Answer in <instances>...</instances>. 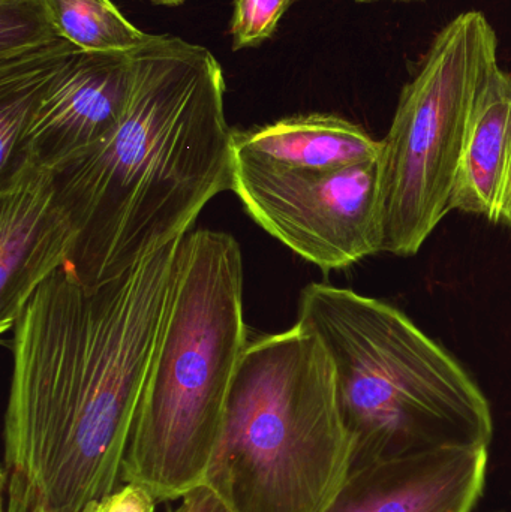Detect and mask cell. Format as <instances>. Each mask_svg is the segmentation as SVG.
<instances>
[{"mask_svg": "<svg viewBox=\"0 0 511 512\" xmlns=\"http://www.w3.org/2000/svg\"><path fill=\"white\" fill-rule=\"evenodd\" d=\"M59 38L45 0H0V62Z\"/></svg>", "mask_w": 511, "mask_h": 512, "instance_id": "obj_15", "label": "cell"}, {"mask_svg": "<svg viewBox=\"0 0 511 512\" xmlns=\"http://www.w3.org/2000/svg\"><path fill=\"white\" fill-rule=\"evenodd\" d=\"M153 5H162V6H179L183 5V3L188 2V0H149Z\"/></svg>", "mask_w": 511, "mask_h": 512, "instance_id": "obj_21", "label": "cell"}, {"mask_svg": "<svg viewBox=\"0 0 511 512\" xmlns=\"http://www.w3.org/2000/svg\"><path fill=\"white\" fill-rule=\"evenodd\" d=\"M511 144V74L498 66L483 89L465 141L452 210L497 221Z\"/></svg>", "mask_w": 511, "mask_h": 512, "instance_id": "obj_12", "label": "cell"}, {"mask_svg": "<svg viewBox=\"0 0 511 512\" xmlns=\"http://www.w3.org/2000/svg\"><path fill=\"white\" fill-rule=\"evenodd\" d=\"M158 502L146 487L135 483H123L84 512H155Z\"/></svg>", "mask_w": 511, "mask_h": 512, "instance_id": "obj_17", "label": "cell"}, {"mask_svg": "<svg viewBox=\"0 0 511 512\" xmlns=\"http://www.w3.org/2000/svg\"><path fill=\"white\" fill-rule=\"evenodd\" d=\"M131 54V95L113 134L51 170L78 233L65 267L90 288L185 236L233 183L234 131L218 59L165 35Z\"/></svg>", "mask_w": 511, "mask_h": 512, "instance_id": "obj_2", "label": "cell"}, {"mask_svg": "<svg viewBox=\"0 0 511 512\" xmlns=\"http://www.w3.org/2000/svg\"><path fill=\"white\" fill-rule=\"evenodd\" d=\"M498 66L497 33L482 12L459 14L435 36L381 140L383 252L416 255L452 212L471 119Z\"/></svg>", "mask_w": 511, "mask_h": 512, "instance_id": "obj_6", "label": "cell"}, {"mask_svg": "<svg viewBox=\"0 0 511 512\" xmlns=\"http://www.w3.org/2000/svg\"><path fill=\"white\" fill-rule=\"evenodd\" d=\"M180 240L93 288L62 267L27 301L12 328L5 502L84 512L117 489Z\"/></svg>", "mask_w": 511, "mask_h": 512, "instance_id": "obj_1", "label": "cell"}, {"mask_svg": "<svg viewBox=\"0 0 511 512\" xmlns=\"http://www.w3.org/2000/svg\"><path fill=\"white\" fill-rule=\"evenodd\" d=\"M231 191L273 239L326 273L383 252L380 159L326 171L234 161Z\"/></svg>", "mask_w": 511, "mask_h": 512, "instance_id": "obj_7", "label": "cell"}, {"mask_svg": "<svg viewBox=\"0 0 511 512\" xmlns=\"http://www.w3.org/2000/svg\"><path fill=\"white\" fill-rule=\"evenodd\" d=\"M132 75L131 53L78 51L33 111L18 167L54 170L107 140L128 107Z\"/></svg>", "mask_w": 511, "mask_h": 512, "instance_id": "obj_8", "label": "cell"}, {"mask_svg": "<svg viewBox=\"0 0 511 512\" xmlns=\"http://www.w3.org/2000/svg\"><path fill=\"white\" fill-rule=\"evenodd\" d=\"M182 504L168 512H234L207 483L192 487L182 496Z\"/></svg>", "mask_w": 511, "mask_h": 512, "instance_id": "obj_18", "label": "cell"}, {"mask_svg": "<svg viewBox=\"0 0 511 512\" xmlns=\"http://www.w3.org/2000/svg\"><path fill=\"white\" fill-rule=\"evenodd\" d=\"M62 38L84 51L132 53L153 38L141 32L111 0H45Z\"/></svg>", "mask_w": 511, "mask_h": 512, "instance_id": "obj_14", "label": "cell"}, {"mask_svg": "<svg viewBox=\"0 0 511 512\" xmlns=\"http://www.w3.org/2000/svg\"><path fill=\"white\" fill-rule=\"evenodd\" d=\"M495 224L506 225L511 230V144L506 167H504L503 185H501L500 204H498Z\"/></svg>", "mask_w": 511, "mask_h": 512, "instance_id": "obj_19", "label": "cell"}, {"mask_svg": "<svg viewBox=\"0 0 511 512\" xmlns=\"http://www.w3.org/2000/svg\"><path fill=\"white\" fill-rule=\"evenodd\" d=\"M3 512H42V511L36 510V508H27V507H23V505L8 504V502H5V504H3Z\"/></svg>", "mask_w": 511, "mask_h": 512, "instance_id": "obj_20", "label": "cell"}, {"mask_svg": "<svg viewBox=\"0 0 511 512\" xmlns=\"http://www.w3.org/2000/svg\"><path fill=\"white\" fill-rule=\"evenodd\" d=\"M248 340L239 242L209 228L189 231L180 240L122 483L146 487L158 504L203 483Z\"/></svg>", "mask_w": 511, "mask_h": 512, "instance_id": "obj_4", "label": "cell"}, {"mask_svg": "<svg viewBox=\"0 0 511 512\" xmlns=\"http://www.w3.org/2000/svg\"><path fill=\"white\" fill-rule=\"evenodd\" d=\"M294 0H234L231 36L234 50L269 39Z\"/></svg>", "mask_w": 511, "mask_h": 512, "instance_id": "obj_16", "label": "cell"}, {"mask_svg": "<svg viewBox=\"0 0 511 512\" xmlns=\"http://www.w3.org/2000/svg\"><path fill=\"white\" fill-rule=\"evenodd\" d=\"M489 448H444L353 466L321 512H473Z\"/></svg>", "mask_w": 511, "mask_h": 512, "instance_id": "obj_10", "label": "cell"}, {"mask_svg": "<svg viewBox=\"0 0 511 512\" xmlns=\"http://www.w3.org/2000/svg\"><path fill=\"white\" fill-rule=\"evenodd\" d=\"M357 2H371V0H357Z\"/></svg>", "mask_w": 511, "mask_h": 512, "instance_id": "obj_22", "label": "cell"}, {"mask_svg": "<svg viewBox=\"0 0 511 512\" xmlns=\"http://www.w3.org/2000/svg\"><path fill=\"white\" fill-rule=\"evenodd\" d=\"M78 51L68 39L59 38L0 62V180L17 170L21 140L33 111Z\"/></svg>", "mask_w": 511, "mask_h": 512, "instance_id": "obj_13", "label": "cell"}, {"mask_svg": "<svg viewBox=\"0 0 511 512\" xmlns=\"http://www.w3.org/2000/svg\"><path fill=\"white\" fill-rule=\"evenodd\" d=\"M299 324L335 367L353 466L444 448H489L491 405L465 367L398 307L329 283H309Z\"/></svg>", "mask_w": 511, "mask_h": 512, "instance_id": "obj_3", "label": "cell"}, {"mask_svg": "<svg viewBox=\"0 0 511 512\" xmlns=\"http://www.w3.org/2000/svg\"><path fill=\"white\" fill-rule=\"evenodd\" d=\"M78 233L53 174L26 162L0 180V331H12L36 289L71 261Z\"/></svg>", "mask_w": 511, "mask_h": 512, "instance_id": "obj_9", "label": "cell"}, {"mask_svg": "<svg viewBox=\"0 0 511 512\" xmlns=\"http://www.w3.org/2000/svg\"><path fill=\"white\" fill-rule=\"evenodd\" d=\"M233 156L267 170H338L380 159L381 140L335 114H299L234 131Z\"/></svg>", "mask_w": 511, "mask_h": 512, "instance_id": "obj_11", "label": "cell"}, {"mask_svg": "<svg viewBox=\"0 0 511 512\" xmlns=\"http://www.w3.org/2000/svg\"><path fill=\"white\" fill-rule=\"evenodd\" d=\"M353 459L335 367L296 322L248 340L204 483L234 512H321Z\"/></svg>", "mask_w": 511, "mask_h": 512, "instance_id": "obj_5", "label": "cell"}]
</instances>
